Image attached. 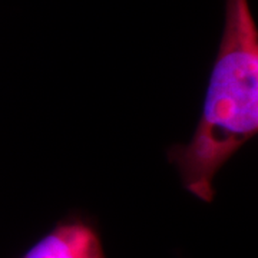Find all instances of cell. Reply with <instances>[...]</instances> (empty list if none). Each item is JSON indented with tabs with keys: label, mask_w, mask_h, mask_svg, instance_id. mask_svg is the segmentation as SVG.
Instances as JSON below:
<instances>
[{
	"label": "cell",
	"mask_w": 258,
	"mask_h": 258,
	"mask_svg": "<svg viewBox=\"0 0 258 258\" xmlns=\"http://www.w3.org/2000/svg\"><path fill=\"white\" fill-rule=\"evenodd\" d=\"M258 132V29L248 0H225V23L192 139L168 151L185 189L211 203L221 166Z\"/></svg>",
	"instance_id": "6da1fadb"
},
{
	"label": "cell",
	"mask_w": 258,
	"mask_h": 258,
	"mask_svg": "<svg viewBox=\"0 0 258 258\" xmlns=\"http://www.w3.org/2000/svg\"><path fill=\"white\" fill-rule=\"evenodd\" d=\"M19 258H106L98 231L81 218L59 222Z\"/></svg>",
	"instance_id": "7a4b0ae2"
}]
</instances>
